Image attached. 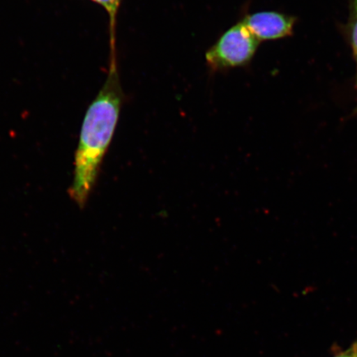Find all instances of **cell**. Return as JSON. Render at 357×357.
I'll return each instance as SVG.
<instances>
[{
  "mask_svg": "<svg viewBox=\"0 0 357 357\" xmlns=\"http://www.w3.org/2000/svg\"><path fill=\"white\" fill-rule=\"evenodd\" d=\"M348 34L352 51L357 61V0L351 1V13L349 25H348Z\"/></svg>",
  "mask_w": 357,
  "mask_h": 357,
  "instance_id": "5b68a950",
  "label": "cell"
},
{
  "mask_svg": "<svg viewBox=\"0 0 357 357\" xmlns=\"http://www.w3.org/2000/svg\"><path fill=\"white\" fill-rule=\"evenodd\" d=\"M91 1L99 4V6L104 8L107 13H108L110 24L111 42H113L114 38L116 17H117L118 11L123 0H91Z\"/></svg>",
  "mask_w": 357,
  "mask_h": 357,
  "instance_id": "277c9868",
  "label": "cell"
},
{
  "mask_svg": "<svg viewBox=\"0 0 357 357\" xmlns=\"http://www.w3.org/2000/svg\"><path fill=\"white\" fill-rule=\"evenodd\" d=\"M259 41L276 40L292 33L294 20L276 12H260L245 16L242 20Z\"/></svg>",
  "mask_w": 357,
  "mask_h": 357,
  "instance_id": "3957f363",
  "label": "cell"
},
{
  "mask_svg": "<svg viewBox=\"0 0 357 357\" xmlns=\"http://www.w3.org/2000/svg\"><path fill=\"white\" fill-rule=\"evenodd\" d=\"M114 60H111L108 77L89 106L80 130L73 184L70 190V198L79 208L86 204L96 184L122 109L124 96Z\"/></svg>",
  "mask_w": 357,
  "mask_h": 357,
  "instance_id": "6da1fadb",
  "label": "cell"
},
{
  "mask_svg": "<svg viewBox=\"0 0 357 357\" xmlns=\"http://www.w3.org/2000/svg\"><path fill=\"white\" fill-rule=\"evenodd\" d=\"M260 43L241 21L226 31L208 49L205 55L207 64L213 70L248 65Z\"/></svg>",
  "mask_w": 357,
  "mask_h": 357,
  "instance_id": "7a4b0ae2",
  "label": "cell"
},
{
  "mask_svg": "<svg viewBox=\"0 0 357 357\" xmlns=\"http://www.w3.org/2000/svg\"><path fill=\"white\" fill-rule=\"evenodd\" d=\"M335 357H357V342L354 343L347 350Z\"/></svg>",
  "mask_w": 357,
  "mask_h": 357,
  "instance_id": "8992f818",
  "label": "cell"
}]
</instances>
